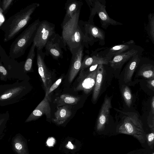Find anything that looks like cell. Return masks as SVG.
<instances>
[{
  "label": "cell",
  "instance_id": "1",
  "mask_svg": "<svg viewBox=\"0 0 154 154\" xmlns=\"http://www.w3.org/2000/svg\"><path fill=\"white\" fill-rule=\"evenodd\" d=\"M39 6L37 3H32L9 17L0 27L4 32L3 42L13 39L29 23L32 15Z\"/></svg>",
  "mask_w": 154,
  "mask_h": 154
},
{
  "label": "cell",
  "instance_id": "2",
  "mask_svg": "<svg viewBox=\"0 0 154 154\" xmlns=\"http://www.w3.org/2000/svg\"><path fill=\"white\" fill-rule=\"evenodd\" d=\"M80 12L79 10L61 24V36L71 53L84 46V36L79 24Z\"/></svg>",
  "mask_w": 154,
  "mask_h": 154
},
{
  "label": "cell",
  "instance_id": "3",
  "mask_svg": "<svg viewBox=\"0 0 154 154\" xmlns=\"http://www.w3.org/2000/svg\"><path fill=\"white\" fill-rule=\"evenodd\" d=\"M39 19L29 25L15 39L11 45L9 56L15 59L23 56L27 48L33 43L37 28L40 23Z\"/></svg>",
  "mask_w": 154,
  "mask_h": 154
},
{
  "label": "cell",
  "instance_id": "4",
  "mask_svg": "<svg viewBox=\"0 0 154 154\" xmlns=\"http://www.w3.org/2000/svg\"><path fill=\"white\" fill-rule=\"evenodd\" d=\"M118 132L131 135L141 143H144L146 140L142 123L136 113L127 114L119 128Z\"/></svg>",
  "mask_w": 154,
  "mask_h": 154
},
{
  "label": "cell",
  "instance_id": "5",
  "mask_svg": "<svg viewBox=\"0 0 154 154\" xmlns=\"http://www.w3.org/2000/svg\"><path fill=\"white\" fill-rule=\"evenodd\" d=\"M90 10V14L88 21L94 24L93 18L96 14L100 18L101 26L106 29L109 25H121L122 23L111 18L108 15L106 9V2L105 0H86Z\"/></svg>",
  "mask_w": 154,
  "mask_h": 154
},
{
  "label": "cell",
  "instance_id": "6",
  "mask_svg": "<svg viewBox=\"0 0 154 154\" xmlns=\"http://www.w3.org/2000/svg\"><path fill=\"white\" fill-rule=\"evenodd\" d=\"M79 24L84 36V46L87 48L88 44L92 46L95 42H99L101 45L105 44V33L103 30L88 21L79 20Z\"/></svg>",
  "mask_w": 154,
  "mask_h": 154
},
{
  "label": "cell",
  "instance_id": "7",
  "mask_svg": "<svg viewBox=\"0 0 154 154\" xmlns=\"http://www.w3.org/2000/svg\"><path fill=\"white\" fill-rule=\"evenodd\" d=\"M29 85L22 82L10 85L1 92L0 105L3 106L17 102L29 92Z\"/></svg>",
  "mask_w": 154,
  "mask_h": 154
},
{
  "label": "cell",
  "instance_id": "8",
  "mask_svg": "<svg viewBox=\"0 0 154 154\" xmlns=\"http://www.w3.org/2000/svg\"><path fill=\"white\" fill-rule=\"evenodd\" d=\"M55 25L47 20L40 21L33 43L38 50H43L49 39L56 33Z\"/></svg>",
  "mask_w": 154,
  "mask_h": 154
},
{
  "label": "cell",
  "instance_id": "9",
  "mask_svg": "<svg viewBox=\"0 0 154 154\" xmlns=\"http://www.w3.org/2000/svg\"><path fill=\"white\" fill-rule=\"evenodd\" d=\"M97 72V67L94 70H80L74 88L76 91H82L85 94L89 93L94 88Z\"/></svg>",
  "mask_w": 154,
  "mask_h": 154
},
{
  "label": "cell",
  "instance_id": "10",
  "mask_svg": "<svg viewBox=\"0 0 154 154\" xmlns=\"http://www.w3.org/2000/svg\"><path fill=\"white\" fill-rule=\"evenodd\" d=\"M66 45L62 37L55 33L49 39L45 48L46 56L51 55L54 59L58 60L63 57L62 49L67 51Z\"/></svg>",
  "mask_w": 154,
  "mask_h": 154
},
{
  "label": "cell",
  "instance_id": "11",
  "mask_svg": "<svg viewBox=\"0 0 154 154\" xmlns=\"http://www.w3.org/2000/svg\"><path fill=\"white\" fill-rule=\"evenodd\" d=\"M46 56L42 50L37 49L36 60L38 73L41 78L45 93L47 94L52 84L51 71L47 67L45 62Z\"/></svg>",
  "mask_w": 154,
  "mask_h": 154
},
{
  "label": "cell",
  "instance_id": "12",
  "mask_svg": "<svg viewBox=\"0 0 154 154\" xmlns=\"http://www.w3.org/2000/svg\"><path fill=\"white\" fill-rule=\"evenodd\" d=\"M136 45L134 41L131 40L124 43L112 46L109 48H104L98 50L96 54L103 57H107L110 60L114 56L126 52L132 49Z\"/></svg>",
  "mask_w": 154,
  "mask_h": 154
},
{
  "label": "cell",
  "instance_id": "13",
  "mask_svg": "<svg viewBox=\"0 0 154 154\" xmlns=\"http://www.w3.org/2000/svg\"><path fill=\"white\" fill-rule=\"evenodd\" d=\"M143 50L140 46L136 45L129 51L113 56L110 60L109 63L113 69H120L131 57L139 53H142Z\"/></svg>",
  "mask_w": 154,
  "mask_h": 154
},
{
  "label": "cell",
  "instance_id": "14",
  "mask_svg": "<svg viewBox=\"0 0 154 154\" xmlns=\"http://www.w3.org/2000/svg\"><path fill=\"white\" fill-rule=\"evenodd\" d=\"M51 98L45 94L44 99L38 104L25 121L26 122L35 121L45 115L48 118L51 117V108L50 104Z\"/></svg>",
  "mask_w": 154,
  "mask_h": 154
},
{
  "label": "cell",
  "instance_id": "15",
  "mask_svg": "<svg viewBox=\"0 0 154 154\" xmlns=\"http://www.w3.org/2000/svg\"><path fill=\"white\" fill-rule=\"evenodd\" d=\"M84 46H81L77 50L71 53L72 56L68 75V81L70 83L72 82L81 70Z\"/></svg>",
  "mask_w": 154,
  "mask_h": 154
},
{
  "label": "cell",
  "instance_id": "16",
  "mask_svg": "<svg viewBox=\"0 0 154 154\" xmlns=\"http://www.w3.org/2000/svg\"><path fill=\"white\" fill-rule=\"evenodd\" d=\"M111 97L106 96L102 105L97 121V130L101 131L104 128L106 124L109 119L110 110L112 108Z\"/></svg>",
  "mask_w": 154,
  "mask_h": 154
},
{
  "label": "cell",
  "instance_id": "17",
  "mask_svg": "<svg viewBox=\"0 0 154 154\" xmlns=\"http://www.w3.org/2000/svg\"><path fill=\"white\" fill-rule=\"evenodd\" d=\"M142 53H140L134 56L128 61L124 69V80L125 83L131 81L139 64Z\"/></svg>",
  "mask_w": 154,
  "mask_h": 154
},
{
  "label": "cell",
  "instance_id": "18",
  "mask_svg": "<svg viewBox=\"0 0 154 154\" xmlns=\"http://www.w3.org/2000/svg\"><path fill=\"white\" fill-rule=\"evenodd\" d=\"M106 73L103 65H98L97 67L96 78L92 95V100L94 102L97 100L100 95Z\"/></svg>",
  "mask_w": 154,
  "mask_h": 154
},
{
  "label": "cell",
  "instance_id": "19",
  "mask_svg": "<svg viewBox=\"0 0 154 154\" xmlns=\"http://www.w3.org/2000/svg\"><path fill=\"white\" fill-rule=\"evenodd\" d=\"M71 105H65L57 107V109L54 114V118L52 121L55 124L59 125L64 123L71 116Z\"/></svg>",
  "mask_w": 154,
  "mask_h": 154
},
{
  "label": "cell",
  "instance_id": "20",
  "mask_svg": "<svg viewBox=\"0 0 154 154\" xmlns=\"http://www.w3.org/2000/svg\"><path fill=\"white\" fill-rule=\"evenodd\" d=\"M110 60L108 57H101L97 54L91 56L87 55L82 60L81 70L85 69L93 65L108 64Z\"/></svg>",
  "mask_w": 154,
  "mask_h": 154
},
{
  "label": "cell",
  "instance_id": "21",
  "mask_svg": "<svg viewBox=\"0 0 154 154\" xmlns=\"http://www.w3.org/2000/svg\"><path fill=\"white\" fill-rule=\"evenodd\" d=\"M83 2L80 1L68 0L65 4L66 14L63 21L72 18L78 11L81 10Z\"/></svg>",
  "mask_w": 154,
  "mask_h": 154
},
{
  "label": "cell",
  "instance_id": "22",
  "mask_svg": "<svg viewBox=\"0 0 154 154\" xmlns=\"http://www.w3.org/2000/svg\"><path fill=\"white\" fill-rule=\"evenodd\" d=\"M57 107L65 105H74L77 104L80 97L68 94H63L55 99Z\"/></svg>",
  "mask_w": 154,
  "mask_h": 154
},
{
  "label": "cell",
  "instance_id": "23",
  "mask_svg": "<svg viewBox=\"0 0 154 154\" xmlns=\"http://www.w3.org/2000/svg\"><path fill=\"white\" fill-rule=\"evenodd\" d=\"M35 45L32 43L24 61L23 70L25 72H31L32 70V65L35 55Z\"/></svg>",
  "mask_w": 154,
  "mask_h": 154
},
{
  "label": "cell",
  "instance_id": "24",
  "mask_svg": "<svg viewBox=\"0 0 154 154\" xmlns=\"http://www.w3.org/2000/svg\"><path fill=\"white\" fill-rule=\"evenodd\" d=\"M13 146L18 154H28L26 144L20 136L17 135L14 138Z\"/></svg>",
  "mask_w": 154,
  "mask_h": 154
},
{
  "label": "cell",
  "instance_id": "25",
  "mask_svg": "<svg viewBox=\"0 0 154 154\" xmlns=\"http://www.w3.org/2000/svg\"><path fill=\"white\" fill-rule=\"evenodd\" d=\"M148 19L146 30L150 39L154 44V13L148 15Z\"/></svg>",
  "mask_w": 154,
  "mask_h": 154
},
{
  "label": "cell",
  "instance_id": "26",
  "mask_svg": "<svg viewBox=\"0 0 154 154\" xmlns=\"http://www.w3.org/2000/svg\"><path fill=\"white\" fill-rule=\"evenodd\" d=\"M122 93L126 105L130 107L132 103V96L129 88L127 86H124L122 88Z\"/></svg>",
  "mask_w": 154,
  "mask_h": 154
},
{
  "label": "cell",
  "instance_id": "27",
  "mask_svg": "<svg viewBox=\"0 0 154 154\" xmlns=\"http://www.w3.org/2000/svg\"><path fill=\"white\" fill-rule=\"evenodd\" d=\"M14 1V0H0V8L2 9L4 15L7 13Z\"/></svg>",
  "mask_w": 154,
  "mask_h": 154
},
{
  "label": "cell",
  "instance_id": "28",
  "mask_svg": "<svg viewBox=\"0 0 154 154\" xmlns=\"http://www.w3.org/2000/svg\"><path fill=\"white\" fill-rule=\"evenodd\" d=\"M63 76H61L56 81H55L51 86L48 90L47 94L49 96L50 94L54 90L56 89L60 84L63 79Z\"/></svg>",
  "mask_w": 154,
  "mask_h": 154
},
{
  "label": "cell",
  "instance_id": "29",
  "mask_svg": "<svg viewBox=\"0 0 154 154\" xmlns=\"http://www.w3.org/2000/svg\"><path fill=\"white\" fill-rule=\"evenodd\" d=\"M8 71L3 66L2 63L0 62V78L2 80H4L7 76Z\"/></svg>",
  "mask_w": 154,
  "mask_h": 154
},
{
  "label": "cell",
  "instance_id": "30",
  "mask_svg": "<svg viewBox=\"0 0 154 154\" xmlns=\"http://www.w3.org/2000/svg\"><path fill=\"white\" fill-rule=\"evenodd\" d=\"M148 144L150 147L154 144V133L152 132L146 135Z\"/></svg>",
  "mask_w": 154,
  "mask_h": 154
},
{
  "label": "cell",
  "instance_id": "31",
  "mask_svg": "<svg viewBox=\"0 0 154 154\" xmlns=\"http://www.w3.org/2000/svg\"><path fill=\"white\" fill-rule=\"evenodd\" d=\"M0 26L1 27L2 25L4 23L5 21V17L4 14H3V11L2 10V9L0 8Z\"/></svg>",
  "mask_w": 154,
  "mask_h": 154
},
{
  "label": "cell",
  "instance_id": "32",
  "mask_svg": "<svg viewBox=\"0 0 154 154\" xmlns=\"http://www.w3.org/2000/svg\"><path fill=\"white\" fill-rule=\"evenodd\" d=\"M150 84L152 86L154 87V79L150 81Z\"/></svg>",
  "mask_w": 154,
  "mask_h": 154
},
{
  "label": "cell",
  "instance_id": "33",
  "mask_svg": "<svg viewBox=\"0 0 154 154\" xmlns=\"http://www.w3.org/2000/svg\"><path fill=\"white\" fill-rule=\"evenodd\" d=\"M152 109L154 110V97L152 99Z\"/></svg>",
  "mask_w": 154,
  "mask_h": 154
},
{
  "label": "cell",
  "instance_id": "34",
  "mask_svg": "<svg viewBox=\"0 0 154 154\" xmlns=\"http://www.w3.org/2000/svg\"><path fill=\"white\" fill-rule=\"evenodd\" d=\"M152 154H154V153H153Z\"/></svg>",
  "mask_w": 154,
  "mask_h": 154
}]
</instances>
